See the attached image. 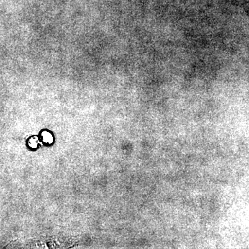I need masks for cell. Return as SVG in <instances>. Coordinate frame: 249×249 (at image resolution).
Masks as SVG:
<instances>
[{
	"label": "cell",
	"instance_id": "obj_1",
	"mask_svg": "<svg viewBox=\"0 0 249 249\" xmlns=\"http://www.w3.org/2000/svg\"><path fill=\"white\" fill-rule=\"evenodd\" d=\"M42 137H43V141L45 142H47V143H51L53 142V137H52V134L49 133V132H44L42 133Z\"/></svg>",
	"mask_w": 249,
	"mask_h": 249
},
{
	"label": "cell",
	"instance_id": "obj_2",
	"mask_svg": "<svg viewBox=\"0 0 249 249\" xmlns=\"http://www.w3.org/2000/svg\"><path fill=\"white\" fill-rule=\"evenodd\" d=\"M36 142H37V139H31L30 142V146L31 147H36L37 146V143H36Z\"/></svg>",
	"mask_w": 249,
	"mask_h": 249
}]
</instances>
